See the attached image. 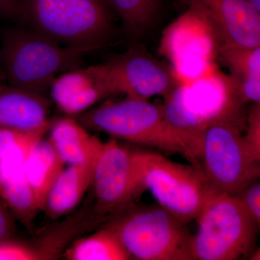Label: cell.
Here are the masks:
<instances>
[{
	"instance_id": "obj_1",
	"label": "cell",
	"mask_w": 260,
	"mask_h": 260,
	"mask_svg": "<svg viewBox=\"0 0 260 260\" xmlns=\"http://www.w3.org/2000/svg\"><path fill=\"white\" fill-rule=\"evenodd\" d=\"M162 105L167 122L185 145L189 161L197 165L200 138L207 127L246 116V104L230 78L216 71L179 83L164 96Z\"/></svg>"
},
{
	"instance_id": "obj_2",
	"label": "cell",
	"mask_w": 260,
	"mask_h": 260,
	"mask_svg": "<svg viewBox=\"0 0 260 260\" xmlns=\"http://www.w3.org/2000/svg\"><path fill=\"white\" fill-rule=\"evenodd\" d=\"M19 10L32 30L68 47L90 51L107 42L114 31L103 0H22Z\"/></svg>"
},
{
	"instance_id": "obj_3",
	"label": "cell",
	"mask_w": 260,
	"mask_h": 260,
	"mask_svg": "<svg viewBox=\"0 0 260 260\" xmlns=\"http://www.w3.org/2000/svg\"><path fill=\"white\" fill-rule=\"evenodd\" d=\"M2 42L9 85L44 95L56 77L79 68L89 51L62 45L32 30H7Z\"/></svg>"
},
{
	"instance_id": "obj_4",
	"label": "cell",
	"mask_w": 260,
	"mask_h": 260,
	"mask_svg": "<svg viewBox=\"0 0 260 260\" xmlns=\"http://www.w3.org/2000/svg\"><path fill=\"white\" fill-rule=\"evenodd\" d=\"M185 225L159 205H131L113 215L106 226L132 259L190 260L192 235Z\"/></svg>"
},
{
	"instance_id": "obj_5",
	"label": "cell",
	"mask_w": 260,
	"mask_h": 260,
	"mask_svg": "<svg viewBox=\"0 0 260 260\" xmlns=\"http://www.w3.org/2000/svg\"><path fill=\"white\" fill-rule=\"evenodd\" d=\"M78 116L87 129L107 133L114 139L181 154L189 160L185 145L166 119L162 104L126 97L120 102L104 103Z\"/></svg>"
},
{
	"instance_id": "obj_6",
	"label": "cell",
	"mask_w": 260,
	"mask_h": 260,
	"mask_svg": "<svg viewBox=\"0 0 260 260\" xmlns=\"http://www.w3.org/2000/svg\"><path fill=\"white\" fill-rule=\"evenodd\" d=\"M137 172L143 190L183 223L196 219L216 194L200 165L179 164L160 154L135 151Z\"/></svg>"
},
{
	"instance_id": "obj_7",
	"label": "cell",
	"mask_w": 260,
	"mask_h": 260,
	"mask_svg": "<svg viewBox=\"0 0 260 260\" xmlns=\"http://www.w3.org/2000/svg\"><path fill=\"white\" fill-rule=\"evenodd\" d=\"M191 236L193 259L235 260L254 250L259 224L235 195L216 193L196 218Z\"/></svg>"
},
{
	"instance_id": "obj_8",
	"label": "cell",
	"mask_w": 260,
	"mask_h": 260,
	"mask_svg": "<svg viewBox=\"0 0 260 260\" xmlns=\"http://www.w3.org/2000/svg\"><path fill=\"white\" fill-rule=\"evenodd\" d=\"M245 123L246 119L219 121L200 138V166L218 193L237 195L259 179V162L251 158L243 139Z\"/></svg>"
},
{
	"instance_id": "obj_9",
	"label": "cell",
	"mask_w": 260,
	"mask_h": 260,
	"mask_svg": "<svg viewBox=\"0 0 260 260\" xmlns=\"http://www.w3.org/2000/svg\"><path fill=\"white\" fill-rule=\"evenodd\" d=\"M98 216L114 215L143 194L137 172L135 151L111 139L103 143L95 160L93 184Z\"/></svg>"
},
{
	"instance_id": "obj_10",
	"label": "cell",
	"mask_w": 260,
	"mask_h": 260,
	"mask_svg": "<svg viewBox=\"0 0 260 260\" xmlns=\"http://www.w3.org/2000/svg\"><path fill=\"white\" fill-rule=\"evenodd\" d=\"M162 45L181 83L198 79L211 72V61L218 51L209 27L190 9L166 31Z\"/></svg>"
},
{
	"instance_id": "obj_11",
	"label": "cell",
	"mask_w": 260,
	"mask_h": 260,
	"mask_svg": "<svg viewBox=\"0 0 260 260\" xmlns=\"http://www.w3.org/2000/svg\"><path fill=\"white\" fill-rule=\"evenodd\" d=\"M104 64L114 95L148 100L166 96L181 83L174 70L142 47L132 48Z\"/></svg>"
},
{
	"instance_id": "obj_12",
	"label": "cell",
	"mask_w": 260,
	"mask_h": 260,
	"mask_svg": "<svg viewBox=\"0 0 260 260\" xmlns=\"http://www.w3.org/2000/svg\"><path fill=\"white\" fill-rule=\"evenodd\" d=\"M204 20L219 46L260 47V11L248 0H180Z\"/></svg>"
},
{
	"instance_id": "obj_13",
	"label": "cell",
	"mask_w": 260,
	"mask_h": 260,
	"mask_svg": "<svg viewBox=\"0 0 260 260\" xmlns=\"http://www.w3.org/2000/svg\"><path fill=\"white\" fill-rule=\"evenodd\" d=\"M51 96L61 112L77 116L114 95L104 64L70 70L51 83Z\"/></svg>"
},
{
	"instance_id": "obj_14",
	"label": "cell",
	"mask_w": 260,
	"mask_h": 260,
	"mask_svg": "<svg viewBox=\"0 0 260 260\" xmlns=\"http://www.w3.org/2000/svg\"><path fill=\"white\" fill-rule=\"evenodd\" d=\"M32 146L0 158V198L27 229H32L41 211L25 170V159Z\"/></svg>"
},
{
	"instance_id": "obj_15",
	"label": "cell",
	"mask_w": 260,
	"mask_h": 260,
	"mask_svg": "<svg viewBox=\"0 0 260 260\" xmlns=\"http://www.w3.org/2000/svg\"><path fill=\"white\" fill-rule=\"evenodd\" d=\"M45 95L0 83V129L34 131L51 125Z\"/></svg>"
},
{
	"instance_id": "obj_16",
	"label": "cell",
	"mask_w": 260,
	"mask_h": 260,
	"mask_svg": "<svg viewBox=\"0 0 260 260\" xmlns=\"http://www.w3.org/2000/svg\"><path fill=\"white\" fill-rule=\"evenodd\" d=\"M95 160L65 166L44 201L42 211L48 218L57 220L76 209L93 184Z\"/></svg>"
},
{
	"instance_id": "obj_17",
	"label": "cell",
	"mask_w": 260,
	"mask_h": 260,
	"mask_svg": "<svg viewBox=\"0 0 260 260\" xmlns=\"http://www.w3.org/2000/svg\"><path fill=\"white\" fill-rule=\"evenodd\" d=\"M49 131L48 140L65 165L92 161L102 147V140L72 117L52 121Z\"/></svg>"
},
{
	"instance_id": "obj_18",
	"label": "cell",
	"mask_w": 260,
	"mask_h": 260,
	"mask_svg": "<svg viewBox=\"0 0 260 260\" xmlns=\"http://www.w3.org/2000/svg\"><path fill=\"white\" fill-rule=\"evenodd\" d=\"M217 56L242 102L260 103V47L219 46Z\"/></svg>"
},
{
	"instance_id": "obj_19",
	"label": "cell",
	"mask_w": 260,
	"mask_h": 260,
	"mask_svg": "<svg viewBox=\"0 0 260 260\" xmlns=\"http://www.w3.org/2000/svg\"><path fill=\"white\" fill-rule=\"evenodd\" d=\"M65 166L48 139L38 140L29 150L25 174L41 211L49 189Z\"/></svg>"
},
{
	"instance_id": "obj_20",
	"label": "cell",
	"mask_w": 260,
	"mask_h": 260,
	"mask_svg": "<svg viewBox=\"0 0 260 260\" xmlns=\"http://www.w3.org/2000/svg\"><path fill=\"white\" fill-rule=\"evenodd\" d=\"M67 260H129L131 256L116 234L105 226L96 232L75 239L62 254Z\"/></svg>"
},
{
	"instance_id": "obj_21",
	"label": "cell",
	"mask_w": 260,
	"mask_h": 260,
	"mask_svg": "<svg viewBox=\"0 0 260 260\" xmlns=\"http://www.w3.org/2000/svg\"><path fill=\"white\" fill-rule=\"evenodd\" d=\"M114 9L132 35L139 36L148 30L158 17V0H111Z\"/></svg>"
},
{
	"instance_id": "obj_22",
	"label": "cell",
	"mask_w": 260,
	"mask_h": 260,
	"mask_svg": "<svg viewBox=\"0 0 260 260\" xmlns=\"http://www.w3.org/2000/svg\"><path fill=\"white\" fill-rule=\"evenodd\" d=\"M50 126L34 131L0 129V158L31 146L38 140L44 138Z\"/></svg>"
},
{
	"instance_id": "obj_23",
	"label": "cell",
	"mask_w": 260,
	"mask_h": 260,
	"mask_svg": "<svg viewBox=\"0 0 260 260\" xmlns=\"http://www.w3.org/2000/svg\"><path fill=\"white\" fill-rule=\"evenodd\" d=\"M245 135H243L246 150L253 160L260 162V103L252 104L246 116Z\"/></svg>"
},
{
	"instance_id": "obj_24",
	"label": "cell",
	"mask_w": 260,
	"mask_h": 260,
	"mask_svg": "<svg viewBox=\"0 0 260 260\" xmlns=\"http://www.w3.org/2000/svg\"><path fill=\"white\" fill-rule=\"evenodd\" d=\"M235 196L240 199L251 216L259 225L260 184L259 181H256L251 183Z\"/></svg>"
},
{
	"instance_id": "obj_25",
	"label": "cell",
	"mask_w": 260,
	"mask_h": 260,
	"mask_svg": "<svg viewBox=\"0 0 260 260\" xmlns=\"http://www.w3.org/2000/svg\"><path fill=\"white\" fill-rule=\"evenodd\" d=\"M13 214L0 198V239L12 237L15 232V223Z\"/></svg>"
},
{
	"instance_id": "obj_26",
	"label": "cell",
	"mask_w": 260,
	"mask_h": 260,
	"mask_svg": "<svg viewBox=\"0 0 260 260\" xmlns=\"http://www.w3.org/2000/svg\"><path fill=\"white\" fill-rule=\"evenodd\" d=\"M20 0H0V16H8L18 11Z\"/></svg>"
},
{
	"instance_id": "obj_27",
	"label": "cell",
	"mask_w": 260,
	"mask_h": 260,
	"mask_svg": "<svg viewBox=\"0 0 260 260\" xmlns=\"http://www.w3.org/2000/svg\"><path fill=\"white\" fill-rule=\"evenodd\" d=\"M249 259L252 260H259L260 259V251L259 249H256V250H253L249 255Z\"/></svg>"
},
{
	"instance_id": "obj_28",
	"label": "cell",
	"mask_w": 260,
	"mask_h": 260,
	"mask_svg": "<svg viewBox=\"0 0 260 260\" xmlns=\"http://www.w3.org/2000/svg\"><path fill=\"white\" fill-rule=\"evenodd\" d=\"M248 1L250 2L251 4L260 11V0H248Z\"/></svg>"
},
{
	"instance_id": "obj_29",
	"label": "cell",
	"mask_w": 260,
	"mask_h": 260,
	"mask_svg": "<svg viewBox=\"0 0 260 260\" xmlns=\"http://www.w3.org/2000/svg\"><path fill=\"white\" fill-rule=\"evenodd\" d=\"M0 82H1V75H0Z\"/></svg>"
}]
</instances>
